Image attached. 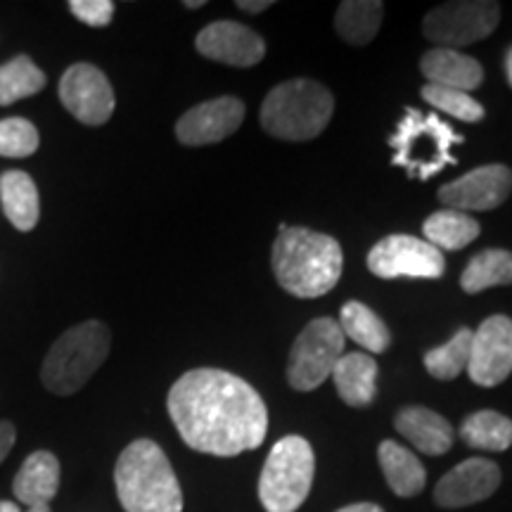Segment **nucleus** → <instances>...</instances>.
<instances>
[{
	"label": "nucleus",
	"instance_id": "f257e3e1",
	"mask_svg": "<svg viewBox=\"0 0 512 512\" xmlns=\"http://www.w3.org/2000/svg\"><path fill=\"white\" fill-rule=\"evenodd\" d=\"M166 406L185 444L207 456H240L266 439L264 399L252 384L226 370H188L171 387Z\"/></svg>",
	"mask_w": 512,
	"mask_h": 512
},
{
	"label": "nucleus",
	"instance_id": "f03ea898",
	"mask_svg": "<svg viewBox=\"0 0 512 512\" xmlns=\"http://www.w3.org/2000/svg\"><path fill=\"white\" fill-rule=\"evenodd\" d=\"M271 264L285 292L299 299H316L339 283L344 256L339 242L330 235L283 223L275 238Z\"/></svg>",
	"mask_w": 512,
	"mask_h": 512
},
{
	"label": "nucleus",
	"instance_id": "7ed1b4c3",
	"mask_svg": "<svg viewBox=\"0 0 512 512\" xmlns=\"http://www.w3.org/2000/svg\"><path fill=\"white\" fill-rule=\"evenodd\" d=\"M114 486L126 512H183V491L169 458L150 439L128 444L114 467Z\"/></svg>",
	"mask_w": 512,
	"mask_h": 512
},
{
	"label": "nucleus",
	"instance_id": "20e7f679",
	"mask_svg": "<svg viewBox=\"0 0 512 512\" xmlns=\"http://www.w3.org/2000/svg\"><path fill=\"white\" fill-rule=\"evenodd\" d=\"M335 112V98L323 83L292 79L275 86L261 105V126L268 136L304 143L325 131Z\"/></svg>",
	"mask_w": 512,
	"mask_h": 512
},
{
	"label": "nucleus",
	"instance_id": "39448f33",
	"mask_svg": "<svg viewBox=\"0 0 512 512\" xmlns=\"http://www.w3.org/2000/svg\"><path fill=\"white\" fill-rule=\"evenodd\" d=\"M110 347L112 332L100 320H86L69 328L43 358L41 380L48 392L57 396L79 392L110 356Z\"/></svg>",
	"mask_w": 512,
	"mask_h": 512
},
{
	"label": "nucleus",
	"instance_id": "423d86ee",
	"mask_svg": "<svg viewBox=\"0 0 512 512\" xmlns=\"http://www.w3.org/2000/svg\"><path fill=\"white\" fill-rule=\"evenodd\" d=\"M463 143V136L453 131L437 114H422L408 107L399 128L389 140L394 147V166L418 181H427L446 166L456 164L451 147Z\"/></svg>",
	"mask_w": 512,
	"mask_h": 512
},
{
	"label": "nucleus",
	"instance_id": "0eeeda50",
	"mask_svg": "<svg viewBox=\"0 0 512 512\" xmlns=\"http://www.w3.org/2000/svg\"><path fill=\"white\" fill-rule=\"evenodd\" d=\"M316 458L304 437L290 434L268 453L259 477V498L266 512H297L309 498Z\"/></svg>",
	"mask_w": 512,
	"mask_h": 512
},
{
	"label": "nucleus",
	"instance_id": "6e6552de",
	"mask_svg": "<svg viewBox=\"0 0 512 512\" xmlns=\"http://www.w3.org/2000/svg\"><path fill=\"white\" fill-rule=\"evenodd\" d=\"M344 356V332L332 318H316L294 339L287 363V382L297 392H313Z\"/></svg>",
	"mask_w": 512,
	"mask_h": 512
},
{
	"label": "nucleus",
	"instance_id": "1a4fd4ad",
	"mask_svg": "<svg viewBox=\"0 0 512 512\" xmlns=\"http://www.w3.org/2000/svg\"><path fill=\"white\" fill-rule=\"evenodd\" d=\"M501 22V5L494 0H456L427 12L422 34L439 48L456 50L484 41Z\"/></svg>",
	"mask_w": 512,
	"mask_h": 512
},
{
	"label": "nucleus",
	"instance_id": "9d476101",
	"mask_svg": "<svg viewBox=\"0 0 512 512\" xmlns=\"http://www.w3.org/2000/svg\"><path fill=\"white\" fill-rule=\"evenodd\" d=\"M368 268L384 280L427 278L437 280L446 271V261L437 247L413 235H389L368 254Z\"/></svg>",
	"mask_w": 512,
	"mask_h": 512
},
{
	"label": "nucleus",
	"instance_id": "9b49d317",
	"mask_svg": "<svg viewBox=\"0 0 512 512\" xmlns=\"http://www.w3.org/2000/svg\"><path fill=\"white\" fill-rule=\"evenodd\" d=\"M60 100L64 110L86 126H102L114 114V88L105 72L95 64H72L60 79Z\"/></svg>",
	"mask_w": 512,
	"mask_h": 512
},
{
	"label": "nucleus",
	"instance_id": "f8f14e48",
	"mask_svg": "<svg viewBox=\"0 0 512 512\" xmlns=\"http://www.w3.org/2000/svg\"><path fill=\"white\" fill-rule=\"evenodd\" d=\"M512 373V318L491 316L472 335L467 375L479 387H496Z\"/></svg>",
	"mask_w": 512,
	"mask_h": 512
},
{
	"label": "nucleus",
	"instance_id": "ddd939ff",
	"mask_svg": "<svg viewBox=\"0 0 512 512\" xmlns=\"http://www.w3.org/2000/svg\"><path fill=\"white\" fill-rule=\"evenodd\" d=\"M512 192V171L503 164H486L472 169L439 188V200L446 209L456 211H491L508 200Z\"/></svg>",
	"mask_w": 512,
	"mask_h": 512
},
{
	"label": "nucleus",
	"instance_id": "4468645a",
	"mask_svg": "<svg viewBox=\"0 0 512 512\" xmlns=\"http://www.w3.org/2000/svg\"><path fill=\"white\" fill-rule=\"evenodd\" d=\"M242 121H245V102L233 95H223L185 112L176 124V138L188 147L214 145L233 136Z\"/></svg>",
	"mask_w": 512,
	"mask_h": 512
},
{
	"label": "nucleus",
	"instance_id": "2eb2a0df",
	"mask_svg": "<svg viewBox=\"0 0 512 512\" xmlns=\"http://www.w3.org/2000/svg\"><path fill=\"white\" fill-rule=\"evenodd\" d=\"M501 486V467L494 460L467 458L453 467L434 486V501L441 508L456 510L486 501Z\"/></svg>",
	"mask_w": 512,
	"mask_h": 512
},
{
	"label": "nucleus",
	"instance_id": "dca6fc26",
	"mask_svg": "<svg viewBox=\"0 0 512 512\" xmlns=\"http://www.w3.org/2000/svg\"><path fill=\"white\" fill-rule=\"evenodd\" d=\"M197 53L228 67H254L264 60L266 43L254 29L240 22H214L195 38Z\"/></svg>",
	"mask_w": 512,
	"mask_h": 512
},
{
	"label": "nucleus",
	"instance_id": "f3484780",
	"mask_svg": "<svg viewBox=\"0 0 512 512\" xmlns=\"http://www.w3.org/2000/svg\"><path fill=\"white\" fill-rule=\"evenodd\" d=\"M422 76L432 86L453 88V91L470 93L482 86L484 67L475 57L460 53V50L432 48L422 55L420 60Z\"/></svg>",
	"mask_w": 512,
	"mask_h": 512
},
{
	"label": "nucleus",
	"instance_id": "a211bd4d",
	"mask_svg": "<svg viewBox=\"0 0 512 512\" xmlns=\"http://www.w3.org/2000/svg\"><path fill=\"white\" fill-rule=\"evenodd\" d=\"M396 432L425 456H444L453 446V427L439 413L422 406H408L396 415Z\"/></svg>",
	"mask_w": 512,
	"mask_h": 512
},
{
	"label": "nucleus",
	"instance_id": "6ab92c4d",
	"mask_svg": "<svg viewBox=\"0 0 512 512\" xmlns=\"http://www.w3.org/2000/svg\"><path fill=\"white\" fill-rule=\"evenodd\" d=\"M60 491V460L50 451H34L19 467L12 494L22 505H48Z\"/></svg>",
	"mask_w": 512,
	"mask_h": 512
},
{
	"label": "nucleus",
	"instance_id": "aec40b11",
	"mask_svg": "<svg viewBox=\"0 0 512 512\" xmlns=\"http://www.w3.org/2000/svg\"><path fill=\"white\" fill-rule=\"evenodd\" d=\"M337 394L351 408H366L377 394V363L368 354H344L332 370Z\"/></svg>",
	"mask_w": 512,
	"mask_h": 512
},
{
	"label": "nucleus",
	"instance_id": "412c9836",
	"mask_svg": "<svg viewBox=\"0 0 512 512\" xmlns=\"http://www.w3.org/2000/svg\"><path fill=\"white\" fill-rule=\"evenodd\" d=\"M0 204H3L8 221L22 233L34 230L41 219L38 188L27 171L10 169L0 176Z\"/></svg>",
	"mask_w": 512,
	"mask_h": 512
},
{
	"label": "nucleus",
	"instance_id": "4be33fe9",
	"mask_svg": "<svg viewBox=\"0 0 512 512\" xmlns=\"http://www.w3.org/2000/svg\"><path fill=\"white\" fill-rule=\"evenodd\" d=\"M377 458H380L382 475L387 479L389 489L401 498H413L425 489L427 472L413 451L396 441H382L377 446Z\"/></svg>",
	"mask_w": 512,
	"mask_h": 512
},
{
	"label": "nucleus",
	"instance_id": "5701e85b",
	"mask_svg": "<svg viewBox=\"0 0 512 512\" xmlns=\"http://www.w3.org/2000/svg\"><path fill=\"white\" fill-rule=\"evenodd\" d=\"M422 233H425V240L430 242L432 247H437L439 252H458L475 242L482 233V226H479L477 219H472L470 214H463V211L456 209H441L434 211L430 219L422 226Z\"/></svg>",
	"mask_w": 512,
	"mask_h": 512
},
{
	"label": "nucleus",
	"instance_id": "b1692460",
	"mask_svg": "<svg viewBox=\"0 0 512 512\" xmlns=\"http://www.w3.org/2000/svg\"><path fill=\"white\" fill-rule=\"evenodd\" d=\"M384 5L380 0H344L337 8L335 29L351 46H368L382 24Z\"/></svg>",
	"mask_w": 512,
	"mask_h": 512
},
{
	"label": "nucleus",
	"instance_id": "393cba45",
	"mask_svg": "<svg viewBox=\"0 0 512 512\" xmlns=\"http://www.w3.org/2000/svg\"><path fill=\"white\" fill-rule=\"evenodd\" d=\"M339 328H342L344 337L354 339L358 347L373 351V354L387 351L389 342H392V335H389V328L384 325V320L363 302H347L342 306Z\"/></svg>",
	"mask_w": 512,
	"mask_h": 512
},
{
	"label": "nucleus",
	"instance_id": "a878e982",
	"mask_svg": "<svg viewBox=\"0 0 512 512\" xmlns=\"http://www.w3.org/2000/svg\"><path fill=\"white\" fill-rule=\"evenodd\" d=\"M498 285H512V252L508 249L477 252L460 275V287L467 294H479Z\"/></svg>",
	"mask_w": 512,
	"mask_h": 512
},
{
	"label": "nucleus",
	"instance_id": "bb28decb",
	"mask_svg": "<svg viewBox=\"0 0 512 512\" xmlns=\"http://www.w3.org/2000/svg\"><path fill=\"white\" fill-rule=\"evenodd\" d=\"M460 439L479 451H508L512 446V420L496 411H477L463 420Z\"/></svg>",
	"mask_w": 512,
	"mask_h": 512
},
{
	"label": "nucleus",
	"instance_id": "cd10ccee",
	"mask_svg": "<svg viewBox=\"0 0 512 512\" xmlns=\"http://www.w3.org/2000/svg\"><path fill=\"white\" fill-rule=\"evenodd\" d=\"M46 74L36 67L29 55H17L10 62L0 64V107L31 98L46 88Z\"/></svg>",
	"mask_w": 512,
	"mask_h": 512
},
{
	"label": "nucleus",
	"instance_id": "c85d7f7f",
	"mask_svg": "<svg viewBox=\"0 0 512 512\" xmlns=\"http://www.w3.org/2000/svg\"><path fill=\"white\" fill-rule=\"evenodd\" d=\"M472 335L475 330L460 328L451 342L444 347H437L425 354V368L427 373L437 380H456L460 373H467V363H470L472 351Z\"/></svg>",
	"mask_w": 512,
	"mask_h": 512
},
{
	"label": "nucleus",
	"instance_id": "c756f323",
	"mask_svg": "<svg viewBox=\"0 0 512 512\" xmlns=\"http://www.w3.org/2000/svg\"><path fill=\"white\" fill-rule=\"evenodd\" d=\"M420 95L422 100L430 102L432 107H437V110H441L453 119L467 121V124H477V121L484 119V107L479 105L470 93L453 91V88L432 86V83H427V86H422Z\"/></svg>",
	"mask_w": 512,
	"mask_h": 512
},
{
	"label": "nucleus",
	"instance_id": "7c9ffc66",
	"mask_svg": "<svg viewBox=\"0 0 512 512\" xmlns=\"http://www.w3.org/2000/svg\"><path fill=\"white\" fill-rule=\"evenodd\" d=\"M41 145L38 128L29 119H0V157L24 159L31 157Z\"/></svg>",
	"mask_w": 512,
	"mask_h": 512
},
{
	"label": "nucleus",
	"instance_id": "2f4dec72",
	"mask_svg": "<svg viewBox=\"0 0 512 512\" xmlns=\"http://www.w3.org/2000/svg\"><path fill=\"white\" fill-rule=\"evenodd\" d=\"M69 12L93 29H102L112 22L114 3L112 0H72Z\"/></svg>",
	"mask_w": 512,
	"mask_h": 512
},
{
	"label": "nucleus",
	"instance_id": "473e14b6",
	"mask_svg": "<svg viewBox=\"0 0 512 512\" xmlns=\"http://www.w3.org/2000/svg\"><path fill=\"white\" fill-rule=\"evenodd\" d=\"M15 439H17L15 425L8 420H0V463L10 456L12 446H15Z\"/></svg>",
	"mask_w": 512,
	"mask_h": 512
},
{
	"label": "nucleus",
	"instance_id": "72a5a7b5",
	"mask_svg": "<svg viewBox=\"0 0 512 512\" xmlns=\"http://www.w3.org/2000/svg\"><path fill=\"white\" fill-rule=\"evenodd\" d=\"M271 5V0H259V3H256V0H238V8L249 12V15H259V12L271 8Z\"/></svg>",
	"mask_w": 512,
	"mask_h": 512
},
{
	"label": "nucleus",
	"instance_id": "f704fd0d",
	"mask_svg": "<svg viewBox=\"0 0 512 512\" xmlns=\"http://www.w3.org/2000/svg\"><path fill=\"white\" fill-rule=\"evenodd\" d=\"M337 512H384V510L375 503H354V505H347V508H342Z\"/></svg>",
	"mask_w": 512,
	"mask_h": 512
},
{
	"label": "nucleus",
	"instance_id": "c9c22d12",
	"mask_svg": "<svg viewBox=\"0 0 512 512\" xmlns=\"http://www.w3.org/2000/svg\"><path fill=\"white\" fill-rule=\"evenodd\" d=\"M505 74H508V81L512 86V46L508 50V55H505Z\"/></svg>",
	"mask_w": 512,
	"mask_h": 512
},
{
	"label": "nucleus",
	"instance_id": "e433bc0d",
	"mask_svg": "<svg viewBox=\"0 0 512 512\" xmlns=\"http://www.w3.org/2000/svg\"><path fill=\"white\" fill-rule=\"evenodd\" d=\"M0 512H22V510H19L17 503H12V501H0Z\"/></svg>",
	"mask_w": 512,
	"mask_h": 512
},
{
	"label": "nucleus",
	"instance_id": "4c0bfd02",
	"mask_svg": "<svg viewBox=\"0 0 512 512\" xmlns=\"http://www.w3.org/2000/svg\"><path fill=\"white\" fill-rule=\"evenodd\" d=\"M185 8H190V10H197V8H202L204 5V0H188V3H183Z\"/></svg>",
	"mask_w": 512,
	"mask_h": 512
},
{
	"label": "nucleus",
	"instance_id": "58836bf2",
	"mask_svg": "<svg viewBox=\"0 0 512 512\" xmlns=\"http://www.w3.org/2000/svg\"><path fill=\"white\" fill-rule=\"evenodd\" d=\"M27 512H50V505H34V508H29Z\"/></svg>",
	"mask_w": 512,
	"mask_h": 512
}]
</instances>
